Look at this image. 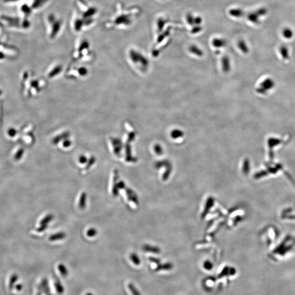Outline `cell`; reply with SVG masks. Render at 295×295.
Listing matches in <instances>:
<instances>
[{"label":"cell","instance_id":"obj_1","mask_svg":"<svg viewBox=\"0 0 295 295\" xmlns=\"http://www.w3.org/2000/svg\"><path fill=\"white\" fill-rule=\"evenodd\" d=\"M222 67L223 71L225 73H227L230 71V62L228 58L227 57H225L222 60Z\"/></svg>","mask_w":295,"mask_h":295},{"label":"cell","instance_id":"obj_2","mask_svg":"<svg viewBox=\"0 0 295 295\" xmlns=\"http://www.w3.org/2000/svg\"><path fill=\"white\" fill-rule=\"evenodd\" d=\"M171 136L173 139H178L184 136V132L179 129H174L171 132Z\"/></svg>","mask_w":295,"mask_h":295},{"label":"cell","instance_id":"obj_3","mask_svg":"<svg viewBox=\"0 0 295 295\" xmlns=\"http://www.w3.org/2000/svg\"><path fill=\"white\" fill-rule=\"evenodd\" d=\"M65 237H66V234L64 232H59L51 235L49 237V240L53 242V241H56L57 240L64 239L65 238Z\"/></svg>","mask_w":295,"mask_h":295},{"label":"cell","instance_id":"obj_4","mask_svg":"<svg viewBox=\"0 0 295 295\" xmlns=\"http://www.w3.org/2000/svg\"><path fill=\"white\" fill-rule=\"evenodd\" d=\"M87 195L85 192H83L80 197L79 207L80 209H84L86 207Z\"/></svg>","mask_w":295,"mask_h":295},{"label":"cell","instance_id":"obj_5","mask_svg":"<svg viewBox=\"0 0 295 295\" xmlns=\"http://www.w3.org/2000/svg\"><path fill=\"white\" fill-rule=\"evenodd\" d=\"M284 37L287 39H290L293 36V31L289 28H285L283 31Z\"/></svg>","mask_w":295,"mask_h":295},{"label":"cell","instance_id":"obj_6","mask_svg":"<svg viewBox=\"0 0 295 295\" xmlns=\"http://www.w3.org/2000/svg\"><path fill=\"white\" fill-rule=\"evenodd\" d=\"M58 269L59 270L60 273L62 277H65L68 274V271H67L66 267H65V266L64 265H62V264L59 265L58 266Z\"/></svg>","mask_w":295,"mask_h":295},{"label":"cell","instance_id":"obj_7","mask_svg":"<svg viewBox=\"0 0 295 295\" xmlns=\"http://www.w3.org/2000/svg\"><path fill=\"white\" fill-rule=\"evenodd\" d=\"M54 219V216L52 214H49L47 216H45L42 221H41L40 224L41 225H47L48 223L49 222H51L52 220Z\"/></svg>","mask_w":295,"mask_h":295},{"label":"cell","instance_id":"obj_8","mask_svg":"<svg viewBox=\"0 0 295 295\" xmlns=\"http://www.w3.org/2000/svg\"><path fill=\"white\" fill-rule=\"evenodd\" d=\"M280 52L284 59H287L289 58V52L287 48L285 46H282L280 48Z\"/></svg>","mask_w":295,"mask_h":295},{"label":"cell","instance_id":"obj_9","mask_svg":"<svg viewBox=\"0 0 295 295\" xmlns=\"http://www.w3.org/2000/svg\"><path fill=\"white\" fill-rule=\"evenodd\" d=\"M128 287L129 288L132 294L133 295H141L140 294L139 291L132 284L130 283L128 284Z\"/></svg>","mask_w":295,"mask_h":295},{"label":"cell","instance_id":"obj_10","mask_svg":"<svg viewBox=\"0 0 295 295\" xmlns=\"http://www.w3.org/2000/svg\"><path fill=\"white\" fill-rule=\"evenodd\" d=\"M42 286L43 288L42 289L43 291H44V292H46L47 294H48L49 292V287H48V281L47 279H44L43 280L42 283Z\"/></svg>","mask_w":295,"mask_h":295},{"label":"cell","instance_id":"obj_11","mask_svg":"<svg viewBox=\"0 0 295 295\" xmlns=\"http://www.w3.org/2000/svg\"><path fill=\"white\" fill-rule=\"evenodd\" d=\"M154 151L155 152L156 154L157 155H161L163 152L162 148L159 144H156L154 145Z\"/></svg>","mask_w":295,"mask_h":295},{"label":"cell","instance_id":"obj_12","mask_svg":"<svg viewBox=\"0 0 295 295\" xmlns=\"http://www.w3.org/2000/svg\"><path fill=\"white\" fill-rule=\"evenodd\" d=\"M54 286L56 287V291H57V292L60 294H61L64 292V288L61 284L60 283V282H56L55 284H54Z\"/></svg>","mask_w":295,"mask_h":295},{"label":"cell","instance_id":"obj_13","mask_svg":"<svg viewBox=\"0 0 295 295\" xmlns=\"http://www.w3.org/2000/svg\"><path fill=\"white\" fill-rule=\"evenodd\" d=\"M97 230L95 228H93L89 229L87 232V235L89 237H94L97 235Z\"/></svg>","mask_w":295,"mask_h":295},{"label":"cell","instance_id":"obj_14","mask_svg":"<svg viewBox=\"0 0 295 295\" xmlns=\"http://www.w3.org/2000/svg\"><path fill=\"white\" fill-rule=\"evenodd\" d=\"M130 258H131V260H132V261L133 262V263H135L136 265H140V260L138 257L136 255V254H132L130 256Z\"/></svg>","mask_w":295,"mask_h":295},{"label":"cell","instance_id":"obj_15","mask_svg":"<svg viewBox=\"0 0 295 295\" xmlns=\"http://www.w3.org/2000/svg\"><path fill=\"white\" fill-rule=\"evenodd\" d=\"M239 47L242 49V50L243 52H244L245 53H247V51H248V49H247V47L246 44H245L243 42H240L239 43Z\"/></svg>","mask_w":295,"mask_h":295},{"label":"cell","instance_id":"obj_16","mask_svg":"<svg viewBox=\"0 0 295 295\" xmlns=\"http://www.w3.org/2000/svg\"><path fill=\"white\" fill-rule=\"evenodd\" d=\"M191 50L192 52H194V54H195L196 55H202V52H201L199 50L197 49V48H192L191 49Z\"/></svg>","mask_w":295,"mask_h":295},{"label":"cell","instance_id":"obj_17","mask_svg":"<svg viewBox=\"0 0 295 295\" xmlns=\"http://www.w3.org/2000/svg\"><path fill=\"white\" fill-rule=\"evenodd\" d=\"M204 268L207 269H211V268H213V265L211 263V262L208 261L204 263Z\"/></svg>","mask_w":295,"mask_h":295},{"label":"cell","instance_id":"obj_18","mask_svg":"<svg viewBox=\"0 0 295 295\" xmlns=\"http://www.w3.org/2000/svg\"><path fill=\"white\" fill-rule=\"evenodd\" d=\"M118 189H123L125 187V185L123 182L120 181L118 183Z\"/></svg>","mask_w":295,"mask_h":295},{"label":"cell","instance_id":"obj_19","mask_svg":"<svg viewBox=\"0 0 295 295\" xmlns=\"http://www.w3.org/2000/svg\"><path fill=\"white\" fill-rule=\"evenodd\" d=\"M47 225H42L41 227H40V229H39V231H43L45 230L47 228Z\"/></svg>","mask_w":295,"mask_h":295},{"label":"cell","instance_id":"obj_20","mask_svg":"<svg viewBox=\"0 0 295 295\" xmlns=\"http://www.w3.org/2000/svg\"><path fill=\"white\" fill-rule=\"evenodd\" d=\"M92 295V294H90V293H89V294H87V295Z\"/></svg>","mask_w":295,"mask_h":295},{"label":"cell","instance_id":"obj_21","mask_svg":"<svg viewBox=\"0 0 295 295\" xmlns=\"http://www.w3.org/2000/svg\"></svg>","mask_w":295,"mask_h":295}]
</instances>
